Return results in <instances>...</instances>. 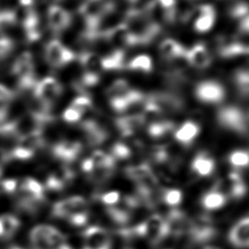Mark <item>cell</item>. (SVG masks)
<instances>
[{
  "instance_id": "obj_44",
  "label": "cell",
  "mask_w": 249,
  "mask_h": 249,
  "mask_svg": "<svg viewBox=\"0 0 249 249\" xmlns=\"http://www.w3.org/2000/svg\"><path fill=\"white\" fill-rule=\"evenodd\" d=\"M18 181L17 179H5L1 182V188L2 190L9 195L15 194L18 189Z\"/></svg>"
},
{
  "instance_id": "obj_46",
  "label": "cell",
  "mask_w": 249,
  "mask_h": 249,
  "mask_svg": "<svg viewBox=\"0 0 249 249\" xmlns=\"http://www.w3.org/2000/svg\"><path fill=\"white\" fill-rule=\"evenodd\" d=\"M8 160H9L8 152H6L4 149L0 148V175L2 174L3 165H4Z\"/></svg>"
},
{
  "instance_id": "obj_39",
  "label": "cell",
  "mask_w": 249,
  "mask_h": 249,
  "mask_svg": "<svg viewBox=\"0 0 249 249\" xmlns=\"http://www.w3.org/2000/svg\"><path fill=\"white\" fill-rule=\"evenodd\" d=\"M15 48L13 40L8 37L0 38V69L3 67L7 59L10 57Z\"/></svg>"
},
{
  "instance_id": "obj_19",
  "label": "cell",
  "mask_w": 249,
  "mask_h": 249,
  "mask_svg": "<svg viewBox=\"0 0 249 249\" xmlns=\"http://www.w3.org/2000/svg\"><path fill=\"white\" fill-rule=\"evenodd\" d=\"M248 47L243 45L234 37H222L218 39L217 53L221 57L231 58L239 55H246Z\"/></svg>"
},
{
  "instance_id": "obj_24",
  "label": "cell",
  "mask_w": 249,
  "mask_h": 249,
  "mask_svg": "<svg viewBox=\"0 0 249 249\" xmlns=\"http://www.w3.org/2000/svg\"><path fill=\"white\" fill-rule=\"evenodd\" d=\"M228 202V196L216 185L205 192L200 197V204L206 211H215L223 208Z\"/></svg>"
},
{
  "instance_id": "obj_52",
  "label": "cell",
  "mask_w": 249,
  "mask_h": 249,
  "mask_svg": "<svg viewBox=\"0 0 249 249\" xmlns=\"http://www.w3.org/2000/svg\"><path fill=\"white\" fill-rule=\"evenodd\" d=\"M32 1H33V2H34V3H35V1H37V0H32Z\"/></svg>"
},
{
  "instance_id": "obj_53",
  "label": "cell",
  "mask_w": 249,
  "mask_h": 249,
  "mask_svg": "<svg viewBox=\"0 0 249 249\" xmlns=\"http://www.w3.org/2000/svg\"><path fill=\"white\" fill-rule=\"evenodd\" d=\"M124 249H132V248H124Z\"/></svg>"
},
{
  "instance_id": "obj_13",
  "label": "cell",
  "mask_w": 249,
  "mask_h": 249,
  "mask_svg": "<svg viewBox=\"0 0 249 249\" xmlns=\"http://www.w3.org/2000/svg\"><path fill=\"white\" fill-rule=\"evenodd\" d=\"M111 236L105 229L91 226L85 230L83 249H111Z\"/></svg>"
},
{
  "instance_id": "obj_14",
  "label": "cell",
  "mask_w": 249,
  "mask_h": 249,
  "mask_svg": "<svg viewBox=\"0 0 249 249\" xmlns=\"http://www.w3.org/2000/svg\"><path fill=\"white\" fill-rule=\"evenodd\" d=\"M47 22L53 33H61L66 30L72 22L71 14L58 5H52L47 11Z\"/></svg>"
},
{
  "instance_id": "obj_30",
  "label": "cell",
  "mask_w": 249,
  "mask_h": 249,
  "mask_svg": "<svg viewBox=\"0 0 249 249\" xmlns=\"http://www.w3.org/2000/svg\"><path fill=\"white\" fill-rule=\"evenodd\" d=\"M159 197L165 205L176 207L183 200V193L177 188H165L159 192Z\"/></svg>"
},
{
  "instance_id": "obj_32",
  "label": "cell",
  "mask_w": 249,
  "mask_h": 249,
  "mask_svg": "<svg viewBox=\"0 0 249 249\" xmlns=\"http://www.w3.org/2000/svg\"><path fill=\"white\" fill-rule=\"evenodd\" d=\"M228 162L235 169H243L249 166V151L234 150L228 156Z\"/></svg>"
},
{
  "instance_id": "obj_31",
  "label": "cell",
  "mask_w": 249,
  "mask_h": 249,
  "mask_svg": "<svg viewBox=\"0 0 249 249\" xmlns=\"http://www.w3.org/2000/svg\"><path fill=\"white\" fill-rule=\"evenodd\" d=\"M126 67L131 71L149 73L153 69V63L149 55L139 54L134 56L130 61H128Z\"/></svg>"
},
{
  "instance_id": "obj_22",
  "label": "cell",
  "mask_w": 249,
  "mask_h": 249,
  "mask_svg": "<svg viewBox=\"0 0 249 249\" xmlns=\"http://www.w3.org/2000/svg\"><path fill=\"white\" fill-rule=\"evenodd\" d=\"M215 167V160L206 152L197 153L191 161V171L198 177L210 176Z\"/></svg>"
},
{
  "instance_id": "obj_18",
  "label": "cell",
  "mask_w": 249,
  "mask_h": 249,
  "mask_svg": "<svg viewBox=\"0 0 249 249\" xmlns=\"http://www.w3.org/2000/svg\"><path fill=\"white\" fill-rule=\"evenodd\" d=\"M81 128L86 136L87 142L91 146L101 144L108 136L106 127L96 120H87L83 122Z\"/></svg>"
},
{
  "instance_id": "obj_41",
  "label": "cell",
  "mask_w": 249,
  "mask_h": 249,
  "mask_svg": "<svg viewBox=\"0 0 249 249\" xmlns=\"http://www.w3.org/2000/svg\"><path fill=\"white\" fill-rule=\"evenodd\" d=\"M121 195L118 191H110L107 193H104L100 196V201L104 204L107 205L108 207L114 206L115 204H117L120 200Z\"/></svg>"
},
{
  "instance_id": "obj_28",
  "label": "cell",
  "mask_w": 249,
  "mask_h": 249,
  "mask_svg": "<svg viewBox=\"0 0 249 249\" xmlns=\"http://www.w3.org/2000/svg\"><path fill=\"white\" fill-rule=\"evenodd\" d=\"M103 71L121 70L125 66L124 50L114 49L113 51L100 55Z\"/></svg>"
},
{
  "instance_id": "obj_29",
  "label": "cell",
  "mask_w": 249,
  "mask_h": 249,
  "mask_svg": "<svg viewBox=\"0 0 249 249\" xmlns=\"http://www.w3.org/2000/svg\"><path fill=\"white\" fill-rule=\"evenodd\" d=\"M175 124L170 121L160 120L151 123L147 127V132L149 136L155 140L161 139L170 133H174Z\"/></svg>"
},
{
  "instance_id": "obj_23",
  "label": "cell",
  "mask_w": 249,
  "mask_h": 249,
  "mask_svg": "<svg viewBox=\"0 0 249 249\" xmlns=\"http://www.w3.org/2000/svg\"><path fill=\"white\" fill-rule=\"evenodd\" d=\"M186 58L188 64L197 69L207 68L212 61L211 54L203 44H196L192 49L187 51Z\"/></svg>"
},
{
  "instance_id": "obj_2",
  "label": "cell",
  "mask_w": 249,
  "mask_h": 249,
  "mask_svg": "<svg viewBox=\"0 0 249 249\" xmlns=\"http://www.w3.org/2000/svg\"><path fill=\"white\" fill-rule=\"evenodd\" d=\"M131 238L144 237L150 243L157 245L170 235V231L165 218L159 214H153L145 221L129 228Z\"/></svg>"
},
{
  "instance_id": "obj_21",
  "label": "cell",
  "mask_w": 249,
  "mask_h": 249,
  "mask_svg": "<svg viewBox=\"0 0 249 249\" xmlns=\"http://www.w3.org/2000/svg\"><path fill=\"white\" fill-rule=\"evenodd\" d=\"M159 51L160 56L169 63H175L186 59L187 51L177 41L170 38L165 39L160 43Z\"/></svg>"
},
{
  "instance_id": "obj_37",
  "label": "cell",
  "mask_w": 249,
  "mask_h": 249,
  "mask_svg": "<svg viewBox=\"0 0 249 249\" xmlns=\"http://www.w3.org/2000/svg\"><path fill=\"white\" fill-rule=\"evenodd\" d=\"M69 106L74 108L84 117L92 109V100L87 95H80L74 98Z\"/></svg>"
},
{
  "instance_id": "obj_6",
  "label": "cell",
  "mask_w": 249,
  "mask_h": 249,
  "mask_svg": "<svg viewBox=\"0 0 249 249\" xmlns=\"http://www.w3.org/2000/svg\"><path fill=\"white\" fill-rule=\"evenodd\" d=\"M63 87L54 77H45L36 83L34 87V97L43 108L50 111L53 103L61 96Z\"/></svg>"
},
{
  "instance_id": "obj_1",
  "label": "cell",
  "mask_w": 249,
  "mask_h": 249,
  "mask_svg": "<svg viewBox=\"0 0 249 249\" xmlns=\"http://www.w3.org/2000/svg\"><path fill=\"white\" fill-rule=\"evenodd\" d=\"M123 23L128 28L135 46H144L152 43L161 31V27L154 23L144 10H128Z\"/></svg>"
},
{
  "instance_id": "obj_12",
  "label": "cell",
  "mask_w": 249,
  "mask_h": 249,
  "mask_svg": "<svg viewBox=\"0 0 249 249\" xmlns=\"http://www.w3.org/2000/svg\"><path fill=\"white\" fill-rule=\"evenodd\" d=\"M101 38H103L111 46L115 47V49L124 50V48L135 47L133 38L128 28L123 22L104 30L101 33Z\"/></svg>"
},
{
  "instance_id": "obj_15",
  "label": "cell",
  "mask_w": 249,
  "mask_h": 249,
  "mask_svg": "<svg viewBox=\"0 0 249 249\" xmlns=\"http://www.w3.org/2000/svg\"><path fill=\"white\" fill-rule=\"evenodd\" d=\"M82 152V144L77 141L64 140L54 144L52 148L53 156L61 161L63 165L68 166L76 160Z\"/></svg>"
},
{
  "instance_id": "obj_33",
  "label": "cell",
  "mask_w": 249,
  "mask_h": 249,
  "mask_svg": "<svg viewBox=\"0 0 249 249\" xmlns=\"http://www.w3.org/2000/svg\"><path fill=\"white\" fill-rule=\"evenodd\" d=\"M18 24L15 11L13 10H3L0 11V35L5 37V35L11 31Z\"/></svg>"
},
{
  "instance_id": "obj_54",
  "label": "cell",
  "mask_w": 249,
  "mask_h": 249,
  "mask_svg": "<svg viewBox=\"0 0 249 249\" xmlns=\"http://www.w3.org/2000/svg\"><path fill=\"white\" fill-rule=\"evenodd\" d=\"M248 116H249V113H248Z\"/></svg>"
},
{
  "instance_id": "obj_45",
  "label": "cell",
  "mask_w": 249,
  "mask_h": 249,
  "mask_svg": "<svg viewBox=\"0 0 249 249\" xmlns=\"http://www.w3.org/2000/svg\"><path fill=\"white\" fill-rule=\"evenodd\" d=\"M237 21H238V24H237L238 32L240 34L249 35V14Z\"/></svg>"
},
{
  "instance_id": "obj_3",
  "label": "cell",
  "mask_w": 249,
  "mask_h": 249,
  "mask_svg": "<svg viewBox=\"0 0 249 249\" xmlns=\"http://www.w3.org/2000/svg\"><path fill=\"white\" fill-rule=\"evenodd\" d=\"M220 127L239 136H249V116L239 107L228 105L220 108L216 114Z\"/></svg>"
},
{
  "instance_id": "obj_47",
  "label": "cell",
  "mask_w": 249,
  "mask_h": 249,
  "mask_svg": "<svg viewBox=\"0 0 249 249\" xmlns=\"http://www.w3.org/2000/svg\"><path fill=\"white\" fill-rule=\"evenodd\" d=\"M4 236V229H3V224H2V221L0 219V237L3 238Z\"/></svg>"
},
{
  "instance_id": "obj_9",
  "label": "cell",
  "mask_w": 249,
  "mask_h": 249,
  "mask_svg": "<svg viewBox=\"0 0 249 249\" xmlns=\"http://www.w3.org/2000/svg\"><path fill=\"white\" fill-rule=\"evenodd\" d=\"M196 98L205 104H219L226 98V89L216 81H202L194 89Z\"/></svg>"
},
{
  "instance_id": "obj_7",
  "label": "cell",
  "mask_w": 249,
  "mask_h": 249,
  "mask_svg": "<svg viewBox=\"0 0 249 249\" xmlns=\"http://www.w3.org/2000/svg\"><path fill=\"white\" fill-rule=\"evenodd\" d=\"M45 139L42 132H34L19 138L17 145L12 151L8 152L9 160L15 159L19 160H26L35 155V153L44 146Z\"/></svg>"
},
{
  "instance_id": "obj_5",
  "label": "cell",
  "mask_w": 249,
  "mask_h": 249,
  "mask_svg": "<svg viewBox=\"0 0 249 249\" xmlns=\"http://www.w3.org/2000/svg\"><path fill=\"white\" fill-rule=\"evenodd\" d=\"M11 73L17 80L19 89L26 90L35 87L34 78V59L29 52L21 53L14 61Z\"/></svg>"
},
{
  "instance_id": "obj_4",
  "label": "cell",
  "mask_w": 249,
  "mask_h": 249,
  "mask_svg": "<svg viewBox=\"0 0 249 249\" xmlns=\"http://www.w3.org/2000/svg\"><path fill=\"white\" fill-rule=\"evenodd\" d=\"M32 249H61L66 244L64 234L50 225H37L29 233Z\"/></svg>"
},
{
  "instance_id": "obj_20",
  "label": "cell",
  "mask_w": 249,
  "mask_h": 249,
  "mask_svg": "<svg viewBox=\"0 0 249 249\" xmlns=\"http://www.w3.org/2000/svg\"><path fill=\"white\" fill-rule=\"evenodd\" d=\"M115 124L123 136L129 137L141 129L146 124V121L141 114H132L117 118Z\"/></svg>"
},
{
  "instance_id": "obj_40",
  "label": "cell",
  "mask_w": 249,
  "mask_h": 249,
  "mask_svg": "<svg viewBox=\"0 0 249 249\" xmlns=\"http://www.w3.org/2000/svg\"><path fill=\"white\" fill-rule=\"evenodd\" d=\"M131 148L124 142H117L114 144L112 151H111V156L116 160H125L130 158L131 156Z\"/></svg>"
},
{
  "instance_id": "obj_25",
  "label": "cell",
  "mask_w": 249,
  "mask_h": 249,
  "mask_svg": "<svg viewBox=\"0 0 249 249\" xmlns=\"http://www.w3.org/2000/svg\"><path fill=\"white\" fill-rule=\"evenodd\" d=\"M248 187L237 170L231 171L227 177L226 196L232 199H241L247 194Z\"/></svg>"
},
{
  "instance_id": "obj_48",
  "label": "cell",
  "mask_w": 249,
  "mask_h": 249,
  "mask_svg": "<svg viewBox=\"0 0 249 249\" xmlns=\"http://www.w3.org/2000/svg\"><path fill=\"white\" fill-rule=\"evenodd\" d=\"M202 249H220V248L213 246V245H207V246H204Z\"/></svg>"
},
{
  "instance_id": "obj_51",
  "label": "cell",
  "mask_w": 249,
  "mask_h": 249,
  "mask_svg": "<svg viewBox=\"0 0 249 249\" xmlns=\"http://www.w3.org/2000/svg\"><path fill=\"white\" fill-rule=\"evenodd\" d=\"M246 55L249 57V47H248V49H247V53H246Z\"/></svg>"
},
{
  "instance_id": "obj_17",
  "label": "cell",
  "mask_w": 249,
  "mask_h": 249,
  "mask_svg": "<svg viewBox=\"0 0 249 249\" xmlns=\"http://www.w3.org/2000/svg\"><path fill=\"white\" fill-rule=\"evenodd\" d=\"M194 16V29L198 33H204L213 26L216 19V11L213 6L204 4L193 11L190 18Z\"/></svg>"
},
{
  "instance_id": "obj_49",
  "label": "cell",
  "mask_w": 249,
  "mask_h": 249,
  "mask_svg": "<svg viewBox=\"0 0 249 249\" xmlns=\"http://www.w3.org/2000/svg\"><path fill=\"white\" fill-rule=\"evenodd\" d=\"M126 1H128L129 3H132V4H134V3H137L139 0H126Z\"/></svg>"
},
{
  "instance_id": "obj_34",
  "label": "cell",
  "mask_w": 249,
  "mask_h": 249,
  "mask_svg": "<svg viewBox=\"0 0 249 249\" xmlns=\"http://www.w3.org/2000/svg\"><path fill=\"white\" fill-rule=\"evenodd\" d=\"M0 219L3 224L4 229V236L3 238H10L12 237L19 229L20 221L14 215L5 214L0 216Z\"/></svg>"
},
{
  "instance_id": "obj_42",
  "label": "cell",
  "mask_w": 249,
  "mask_h": 249,
  "mask_svg": "<svg viewBox=\"0 0 249 249\" xmlns=\"http://www.w3.org/2000/svg\"><path fill=\"white\" fill-rule=\"evenodd\" d=\"M89 219V214L88 211L85 212H78L75 214L70 215L66 220L74 227H83L87 224Z\"/></svg>"
},
{
  "instance_id": "obj_35",
  "label": "cell",
  "mask_w": 249,
  "mask_h": 249,
  "mask_svg": "<svg viewBox=\"0 0 249 249\" xmlns=\"http://www.w3.org/2000/svg\"><path fill=\"white\" fill-rule=\"evenodd\" d=\"M13 99L14 92L6 86L0 84V122L6 118Z\"/></svg>"
},
{
  "instance_id": "obj_26",
  "label": "cell",
  "mask_w": 249,
  "mask_h": 249,
  "mask_svg": "<svg viewBox=\"0 0 249 249\" xmlns=\"http://www.w3.org/2000/svg\"><path fill=\"white\" fill-rule=\"evenodd\" d=\"M199 133V125L194 121H187L174 131V138L182 146L189 147Z\"/></svg>"
},
{
  "instance_id": "obj_36",
  "label": "cell",
  "mask_w": 249,
  "mask_h": 249,
  "mask_svg": "<svg viewBox=\"0 0 249 249\" xmlns=\"http://www.w3.org/2000/svg\"><path fill=\"white\" fill-rule=\"evenodd\" d=\"M106 212L108 216L117 224L124 225L130 220V210L121 207H107Z\"/></svg>"
},
{
  "instance_id": "obj_50",
  "label": "cell",
  "mask_w": 249,
  "mask_h": 249,
  "mask_svg": "<svg viewBox=\"0 0 249 249\" xmlns=\"http://www.w3.org/2000/svg\"><path fill=\"white\" fill-rule=\"evenodd\" d=\"M9 249H22V248H20V247H18V246H12V247H10Z\"/></svg>"
},
{
  "instance_id": "obj_43",
  "label": "cell",
  "mask_w": 249,
  "mask_h": 249,
  "mask_svg": "<svg viewBox=\"0 0 249 249\" xmlns=\"http://www.w3.org/2000/svg\"><path fill=\"white\" fill-rule=\"evenodd\" d=\"M83 118V116L77 112L74 108H72L71 106H68L62 114V119L70 124H75L77 122H79L81 119Z\"/></svg>"
},
{
  "instance_id": "obj_38",
  "label": "cell",
  "mask_w": 249,
  "mask_h": 249,
  "mask_svg": "<svg viewBox=\"0 0 249 249\" xmlns=\"http://www.w3.org/2000/svg\"><path fill=\"white\" fill-rule=\"evenodd\" d=\"M249 14V4L245 1H237L229 8V16L236 20L241 19Z\"/></svg>"
},
{
  "instance_id": "obj_27",
  "label": "cell",
  "mask_w": 249,
  "mask_h": 249,
  "mask_svg": "<svg viewBox=\"0 0 249 249\" xmlns=\"http://www.w3.org/2000/svg\"><path fill=\"white\" fill-rule=\"evenodd\" d=\"M79 62L83 68V73L100 76L103 71L101 57L93 52H83L79 55Z\"/></svg>"
},
{
  "instance_id": "obj_11",
  "label": "cell",
  "mask_w": 249,
  "mask_h": 249,
  "mask_svg": "<svg viewBox=\"0 0 249 249\" xmlns=\"http://www.w3.org/2000/svg\"><path fill=\"white\" fill-rule=\"evenodd\" d=\"M88 210V201L81 196H71L55 202L52 214L55 218L67 219L70 215Z\"/></svg>"
},
{
  "instance_id": "obj_16",
  "label": "cell",
  "mask_w": 249,
  "mask_h": 249,
  "mask_svg": "<svg viewBox=\"0 0 249 249\" xmlns=\"http://www.w3.org/2000/svg\"><path fill=\"white\" fill-rule=\"evenodd\" d=\"M229 242L238 249H249V215L239 219L228 233Z\"/></svg>"
},
{
  "instance_id": "obj_10",
  "label": "cell",
  "mask_w": 249,
  "mask_h": 249,
  "mask_svg": "<svg viewBox=\"0 0 249 249\" xmlns=\"http://www.w3.org/2000/svg\"><path fill=\"white\" fill-rule=\"evenodd\" d=\"M75 53L58 40H51L45 47V59L53 68H60L73 61Z\"/></svg>"
},
{
  "instance_id": "obj_8",
  "label": "cell",
  "mask_w": 249,
  "mask_h": 249,
  "mask_svg": "<svg viewBox=\"0 0 249 249\" xmlns=\"http://www.w3.org/2000/svg\"><path fill=\"white\" fill-rule=\"evenodd\" d=\"M146 99L157 106L163 115L179 113L185 107L184 99L179 94L171 91L153 92L146 95Z\"/></svg>"
}]
</instances>
